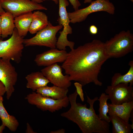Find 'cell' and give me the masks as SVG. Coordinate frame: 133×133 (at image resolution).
Returning <instances> with one entry per match:
<instances>
[{"instance_id": "obj_1", "label": "cell", "mask_w": 133, "mask_h": 133, "mask_svg": "<svg viewBox=\"0 0 133 133\" xmlns=\"http://www.w3.org/2000/svg\"><path fill=\"white\" fill-rule=\"evenodd\" d=\"M110 58L104 48V43L97 39L74 49L68 53L61 66L69 80L83 86L90 83L101 86L98 79L102 66Z\"/></svg>"}, {"instance_id": "obj_2", "label": "cell", "mask_w": 133, "mask_h": 133, "mask_svg": "<svg viewBox=\"0 0 133 133\" xmlns=\"http://www.w3.org/2000/svg\"><path fill=\"white\" fill-rule=\"evenodd\" d=\"M78 94L76 90L68 97L71 106L61 116L76 123L83 133H110L109 123L100 119L96 113L94 104L98 100L96 97L91 99L86 94L87 101L89 105L77 102Z\"/></svg>"}, {"instance_id": "obj_3", "label": "cell", "mask_w": 133, "mask_h": 133, "mask_svg": "<svg viewBox=\"0 0 133 133\" xmlns=\"http://www.w3.org/2000/svg\"><path fill=\"white\" fill-rule=\"evenodd\" d=\"M104 48L110 58L124 56L133 50V34L129 30L122 31L106 41Z\"/></svg>"}, {"instance_id": "obj_4", "label": "cell", "mask_w": 133, "mask_h": 133, "mask_svg": "<svg viewBox=\"0 0 133 133\" xmlns=\"http://www.w3.org/2000/svg\"><path fill=\"white\" fill-rule=\"evenodd\" d=\"M15 28L11 37L3 40L0 38V58L12 61L17 63L21 61L24 48V39Z\"/></svg>"}, {"instance_id": "obj_5", "label": "cell", "mask_w": 133, "mask_h": 133, "mask_svg": "<svg viewBox=\"0 0 133 133\" xmlns=\"http://www.w3.org/2000/svg\"><path fill=\"white\" fill-rule=\"evenodd\" d=\"M59 5V17L57 21L59 25L63 28L60 31V35L57 40L56 48L60 50H66V47H69L71 50L74 49L75 43L68 40L67 36L72 33V29L69 24L70 20L68 17L66 8L69 5L67 0H58Z\"/></svg>"}, {"instance_id": "obj_6", "label": "cell", "mask_w": 133, "mask_h": 133, "mask_svg": "<svg viewBox=\"0 0 133 133\" xmlns=\"http://www.w3.org/2000/svg\"><path fill=\"white\" fill-rule=\"evenodd\" d=\"M90 4L84 8L68 13L70 22L74 24L84 21L90 14L95 12L104 11L110 15H114L115 7L109 0L92 1Z\"/></svg>"}, {"instance_id": "obj_7", "label": "cell", "mask_w": 133, "mask_h": 133, "mask_svg": "<svg viewBox=\"0 0 133 133\" xmlns=\"http://www.w3.org/2000/svg\"><path fill=\"white\" fill-rule=\"evenodd\" d=\"M62 28V25L53 26L49 21L47 26L37 32L34 36L24 39V45L26 47L37 46L55 48L57 40L56 34Z\"/></svg>"}, {"instance_id": "obj_8", "label": "cell", "mask_w": 133, "mask_h": 133, "mask_svg": "<svg viewBox=\"0 0 133 133\" xmlns=\"http://www.w3.org/2000/svg\"><path fill=\"white\" fill-rule=\"evenodd\" d=\"M25 99L29 104L35 105L42 110L51 113L67 107L69 103L67 96L62 99L55 100L33 91L27 95Z\"/></svg>"}, {"instance_id": "obj_9", "label": "cell", "mask_w": 133, "mask_h": 133, "mask_svg": "<svg viewBox=\"0 0 133 133\" xmlns=\"http://www.w3.org/2000/svg\"><path fill=\"white\" fill-rule=\"evenodd\" d=\"M0 3L2 8L11 13L14 17L35 10H47L42 5L31 0H2Z\"/></svg>"}, {"instance_id": "obj_10", "label": "cell", "mask_w": 133, "mask_h": 133, "mask_svg": "<svg viewBox=\"0 0 133 133\" xmlns=\"http://www.w3.org/2000/svg\"><path fill=\"white\" fill-rule=\"evenodd\" d=\"M10 60L0 58V81L6 89V97L9 100L15 91L18 74Z\"/></svg>"}, {"instance_id": "obj_11", "label": "cell", "mask_w": 133, "mask_h": 133, "mask_svg": "<svg viewBox=\"0 0 133 133\" xmlns=\"http://www.w3.org/2000/svg\"><path fill=\"white\" fill-rule=\"evenodd\" d=\"M105 92L113 104H120L133 100V87L129 84L122 83L108 86Z\"/></svg>"}, {"instance_id": "obj_12", "label": "cell", "mask_w": 133, "mask_h": 133, "mask_svg": "<svg viewBox=\"0 0 133 133\" xmlns=\"http://www.w3.org/2000/svg\"><path fill=\"white\" fill-rule=\"evenodd\" d=\"M41 71L50 83L54 85L67 88L71 85L68 75L63 74L62 67L57 63L46 66Z\"/></svg>"}, {"instance_id": "obj_13", "label": "cell", "mask_w": 133, "mask_h": 133, "mask_svg": "<svg viewBox=\"0 0 133 133\" xmlns=\"http://www.w3.org/2000/svg\"><path fill=\"white\" fill-rule=\"evenodd\" d=\"M68 54L66 50L51 49L37 55L34 61L38 66H47L57 63H63L66 59Z\"/></svg>"}, {"instance_id": "obj_14", "label": "cell", "mask_w": 133, "mask_h": 133, "mask_svg": "<svg viewBox=\"0 0 133 133\" xmlns=\"http://www.w3.org/2000/svg\"><path fill=\"white\" fill-rule=\"evenodd\" d=\"M108 107V113H113L126 122L129 123L131 115L133 109V100L115 105L107 103Z\"/></svg>"}, {"instance_id": "obj_15", "label": "cell", "mask_w": 133, "mask_h": 133, "mask_svg": "<svg viewBox=\"0 0 133 133\" xmlns=\"http://www.w3.org/2000/svg\"><path fill=\"white\" fill-rule=\"evenodd\" d=\"M25 79L27 81L26 87L32 89L33 92L47 86L50 83L41 71L32 72L27 75Z\"/></svg>"}, {"instance_id": "obj_16", "label": "cell", "mask_w": 133, "mask_h": 133, "mask_svg": "<svg viewBox=\"0 0 133 133\" xmlns=\"http://www.w3.org/2000/svg\"><path fill=\"white\" fill-rule=\"evenodd\" d=\"M32 12L21 14L14 17L15 28L21 36H26L28 32L32 20Z\"/></svg>"}, {"instance_id": "obj_17", "label": "cell", "mask_w": 133, "mask_h": 133, "mask_svg": "<svg viewBox=\"0 0 133 133\" xmlns=\"http://www.w3.org/2000/svg\"><path fill=\"white\" fill-rule=\"evenodd\" d=\"M68 91V88L61 87L53 85L47 86L39 88L36 92L43 96L50 97L55 100L63 99L67 96Z\"/></svg>"}, {"instance_id": "obj_18", "label": "cell", "mask_w": 133, "mask_h": 133, "mask_svg": "<svg viewBox=\"0 0 133 133\" xmlns=\"http://www.w3.org/2000/svg\"><path fill=\"white\" fill-rule=\"evenodd\" d=\"M49 22L48 17L45 13L39 11H34L33 13L29 32L32 34L36 33L46 27Z\"/></svg>"}, {"instance_id": "obj_19", "label": "cell", "mask_w": 133, "mask_h": 133, "mask_svg": "<svg viewBox=\"0 0 133 133\" xmlns=\"http://www.w3.org/2000/svg\"><path fill=\"white\" fill-rule=\"evenodd\" d=\"M2 96H0V118L2 124L11 131H16L19 125V123L16 117L10 115L5 109L3 103Z\"/></svg>"}, {"instance_id": "obj_20", "label": "cell", "mask_w": 133, "mask_h": 133, "mask_svg": "<svg viewBox=\"0 0 133 133\" xmlns=\"http://www.w3.org/2000/svg\"><path fill=\"white\" fill-rule=\"evenodd\" d=\"M1 37L2 38L7 37L13 33L15 28L14 17L10 12L6 11L0 15Z\"/></svg>"}, {"instance_id": "obj_21", "label": "cell", "mask_w": 133, "mask_h": 133, "mask_svg": "<svg viewBox=\"0 0 133 133\" xmlns=\"http://www.w3.org/2000/svg\"><path fill=\"white\" fill-rule=\"evenodd\" d=\"M108 113L112 124V133H131L133 129V124L126 122L114 114Z\"/></svg>"}, {"instance_id": "obj_22", "label": "cell", "mask_w": 133, "mask_h": 133, "mask_svg": "<svg viewBox=\"0 0 133 133\" xmlns=\"http://www.w3.org/2000/svg\"><path fill=\"white\" fill-rule=\"evenodd\" d=\"M128 65L130 66L128 71L122 75L119 73H115L111 79V85L114 86L120 83L129 84L131 86L133 85V61H130Z\"/></svg>"}, {"instance_id": "obj_23", "label": "cell", "mask_w": 133, "mask_h": 133, "mask_svg": "<svg viewBox=\"0 0 133 133\" xmlns=\"http://www.w3.org/2000/svg\"><path fill=\"white\" fill-rule=\"evenodd\" d=\"M109 99L108 95L105 93H102L98 100L99 102V117L100 119L109 123L111 122L110 117L107 115L108 111L107 101Z\"/></svg>"}, {"instance_id": "obj_24", "label": "cell", "mask_w": 133, "mask_h": 133, "mask_svg": "<svg viewBox=\"0 0 133 133\" xmlns=\"http://www.w3.org/2000/svg\"><path fill=\"white\" fill-rule=\"evenodd\" d=\"M74 85L76 88L77 92L82 102L84 101V94L82 89V85L78 82H76L74 83Z\"/></svg>"}, {"instance_id": "obj_25", "label": "cell", "mask_w": 133, "mask_h": 133, "mask_svg": "<svg viewBox=\"0 0 133 133\" xmlns=\"http://www.w3.org/2000/svg\"><path fill=\"white\" fill-rule=\"evenodd\" d=\"M69 0L72 5L75 11L79 9V7L81 5V4L78 0Z\"/></svg>"}, {"instance_id": "obj_26", "label": "cell", "mask_w": 133, "mask_h": 133, "mask_svg": "<svg viewBox=\"0 0 133 133\" xmlns=\"http://www.w3.org/2000/svg\"><path fill=\"white\" fill-rule=\"evenodd\" d=\"M89 32L92 34H96L98 32V28L95 25H92L90 26L89 28Z\"/></svg>"}, {"instance_id": "obj_27", "label": "cell", "mask_w": 133, "mask_h": 133, "mask_svg": "<svg viewBox=\"0 0 133 133\" xmlns=\"http://www.w3.org/2000/svg\"><path fill=\"white\" fill-rule=\"evenodd\" d=\"M6 93V89L3 84L0 81V96H2Z\"/></svg>"}, {"instance_id": "obj_28", "label": "cell", "mask_w": 133, "mask_h": 133, "mask_svg": "<svg viewBox=\"0 0 133 133\" xmlns=\"http://www.w3.org/2000/svg\"><path fill=\"white\" fill-rule=\"evenodd\" d=\"M26 132V133H36L33 131L28 123H27V128Z\"/></svg>"}, {"instance_id": "obj_29", "label": "cell", "mask_w": 133, "mask_h": 133, "mask_svg": "<svg viewBox=\"0 0 133 133\" xmlns=\"http://www.w3.org/2000/svg\"><path fill=\"white\" fill-rule=\"evenodd\" d=\"M65 133V130L64 129H61L55 131H51L50 133Z\"/></svg>"}, {"instance_id": "obj_30", "label": "cell", "mask_w": 133, "mask_h": 133, "mask_svg": "<svg viewBox=\"0 0 133 133\" xmlns=\"http://www.w3.org/2000/svg\"><path fill=\"white\" fill-rule=\"evenodd\" d=\"M5 126L3 124H2L0 126V133H3V131L5 128Z\"/></svg>"}, {"instance_id": "obj_31", "label": "cell", "mask_w": 133, "mask_h": 133, "mask_svg": "<svg viewBox=\"0 0 133 133\" xmlns=\"http://www.w3.org/2000/svg\"><path fill=\"white\" fill-rule=\"evenodd\" d=\"M5 12L4 9L2 7L0 3V15H1Z\"/></svg>"}, {"instance_id": "obj_32", "label": "cell", "mask_w": 133, "mask_h": 133, "mask_svg": "<svg viewBox=\"0 0 133 133\" xmlns=\"http://www.w3.org/2000/svg\"><path fill=\"white\" fill-rule=\"evenodd\" d=\"M32 1L37 3H38L40 4V3L42 2L43 1V0H31Z\"/></svg>"}, {"instance_id": "obj_33", "label": "cell", "mask_w": 133, "mask_h": 133, "mask_svg": "<svg viewBox=\"0 0 133 133\" xmlns=\"http://www.w3.org/2000/svg\"><path fill=\"white\" fill-rule=\"evenodd\" d=\"M43 1H48V0H51L53 1L55 4H57L58 3V0H43Z\"/></svg>"}, {"instance_id": "obj_34", "label": "cell", "mask_w": 133, "mask_h": 133, "mask_svg": "<svg viewBox=\"0 0 133 133\" xmlns=\"http://www.w3.org/2000/svg\"><path fill=\"white\" fill-rule=\"evenodd\" d=\"M92 1V0H84V3H90Z\"/></svg>"}, {"instance_id": "obj_35", "label": "cell", "mask_w": 133, "mask_h": 133, "mask_svg": "<svg viewBox=\"0 0 133 133\" xmlns=\"http://www.w3.org/2000/svg\"><path fill=\"white\" fill-rule=\"evenodd\" d=\"M1 16L0 15V38H1Z\"/></svg>"}, {"instance_id": "obj_36", "label": "cell", "mask_w": 133, "mask_h": 133, "mask_svg": "<svg viewBox=\"0 0 133 133\" xmlns=\"http://www.w3.org/2000/svg\"><path fill=\"white\" fill-rule=\"evenodd\" d=\"M131 1H132V2H133V0H130Z\"/></svg>"}, {"instance_id": "obj_37", "label": "cell", "mask_w": 133, "mask_h": 133, "mask_svg": "<svg viewBox=\"0 0 133 133\" xmlns=\"http://www.w3.org/2000/svg\"></svg>"}]
</instances>
